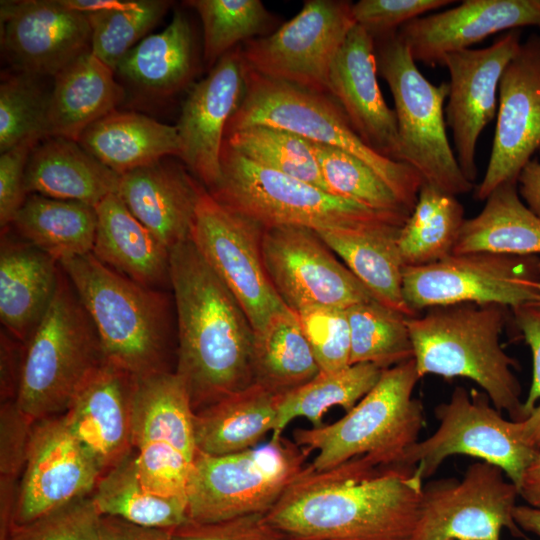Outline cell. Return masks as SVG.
I'll return each mask as SVG.
<instances>
[{"label":"cell","mask_w":540,"mask_h":540,"mask_svg":"<svg viewBox=\"0 0 540 540\" xmlns=\"http://www.w3.org/2000/svg\"><path fill=\"white\" fill-rule=\"evenodd\" d=\"M246 89L241 46L223 55L209 74L189 91L176 125L180 158L205 184L214 188L221 178V151L231 116Z\"/></svg>","instance_id":"22"},{"label":"cell","mask_w":540,"mask_h":540,"mask_svg":"<svg viewBox=\"0 0 540 540\" xmlns=\"http://www.w3.org/2000/svg\"><path fill=\"white\" fill-rule=\"evenodd\" d=\"M511 311L532 355V381L523 405L527 418L540 400V303H526Z\"/></svg>","instance_id":"53"},{"label":"cell","mask_w":540,"mask_h":540,"mask_svg":"<svg viewBox=\"0 0 540 540\" xmlns=\"http://www.w3.org/2000/svg\"><path fill=\"white\" fill-rule=\"evenodd\" d=\"M423 485L415 468L363 457L322 471L306 465L263 517L288 540H411Z\"/></svg>","instance_id":"1"},{"label":"cell","mask_w":540,"mask_h":540,"mask_svg":"<svg viewBox=\"0 0 540 540\" xmlns=\"http://www.w3.org/2000/svg\"><path fill=\"white\" fill-rule=\"evenodd\" d=\"M49 98L37 76L19 72L5 77L0 85L1 153L25 140L48 137Z\"/></svg>","instance_id":"46"},{"label":"cell","mask_w":540,"mask_h":540,"mask_svg":"<svg viewBox=\"0 0 540 540\" xmlns=\"http://www.w3.org/2000/svg\"><path fill=\"white\" fill-rule=\"evenodd\" d=\"M521 43V29H514L500 34L488 47L464 49L444 58L450 75L446 125L452 132L457 162L472 183L477 177L479 136L497 114L502 74Z\"/></svg>","instance_id":"20"},{"label":"cell","mask_w":540,"mask_h":540,"mask_svg":"<svg viewBox=\"0 0 540 540\" xmlns=\"http://www.w3.org/2000/svg\"><path fill=\"white\" fill-rule=\"evenodd\" d=\"M208 191L220 203L263 228L302 226L325 231L379 222L405 223L408 218V215L369 209L257 165L225 142L221 151V178Z\"/></svg>","instance_id":"8"},{"label":"cell","mask_w":540,"mask_h":540,"mask_svg":"<svg viewBox=\"0 0 540 540\" xmlns=\"http://www.w3.org/2000/svg\"><path fill=\"white\" fill-rule=\"evenodd\" d=\"M252 125L278 127L356 156L413 211L424 182L422 177L408 164L384 157L369 147L330 95L271 79L246 67L245 93L228 122L225 136Z\"/></svg>","instance_id":"7"},{"label":"cell","mask_w":540,"mask_h":540,"mask_svg":"<svg viewBox=\"0 0 540 540\" xmlns=\"http://www.w3.org/2000/svg\"><path fill=\"white\" fill-rule=\"evenodd\" d=\"M105 361L96 329L61 268L54 298L24 343L17 405L35 422L64 414Z\"/></svg>","instance_id":"6"},{"label":"cell","mask_w":540,"mask_h":540,"mask_svg":"<svg viewBox=\"0 0 540 540\" xmlns=\"http://www.w3.org/2000/svg\"><path fill=\"white\" fill-rule=\"evenodd\" d=\"M195 70L193 30L176 11L163 31L142 39L120 60L115 74L148 94L167 96L184 88Z\"/></svg>","instance_id":"35"},{"label":"cell","mask_w":540,"mask_h":540,"mask_svg":"<svg viewBox=\"0 0 540 540\" xmlns=\"http://www.w3.org/2000/svg\"><path fill=\"white\" fill-rule=\"evenodd\" d=\"M11 226L21 239L61 263L92 253L97 213L84 203L29 194Z\"/></svg>","instance_id":"36"},{"label":"cell","mask_w":540,"mask_h":540,"mask_svg":"<svg viewBox=\"0 0 540 540\" xmlns=\"http://www.w3.org/2000/svg\"><path fill=\"white\" fill-rule=\"evenodd\" d=\"M278 396L253 383L194 412L198 452L223 456L260 445L277 423Z\"/></svg>","instance_id":"33"},{"label":"cell","mask_w":540,"mask_h":540,"mask_svg":"<svg viewBox=\"0 0 540 540\" xmlns=\"http://www.w3.org/2000/svg\"><path fill=\"white\" fill-rule=\"evenodd\" d=\"M525 26L540 28V0H465L404 24L398 35L415 61L443 66L444 58L452 52Z\"/></svg>","instance_id":"23"},{"label":"cell","mask_w":540,"mask_h":540,"mask_svg":"<svg viewBox=\"0 0 540 540\" xmlns=\"http://www.w3.org/2000/svg\"><path fill=\"white\" fill-rule=\"evenodd\" d=\"M92 254L103 264L146 287L170 286V250L126 207L117 194L96 207Z\"/></svg>","instance_id":"28"},{"label":"cell","mask_w":540,"mask_h":540,"mask_svg":"<svg viewBox=\"0 0 540 540\" xmlns=\"http://www.w3.org/2000/svg\"><path fill=\"white\" fill-rule=\"evenodd\" d=\"M61 267L32 244L1 230L0 320L25 343L47 312L57 289Z\"/></svg>","instance_id":"27"},{"label":"cell","mask_w":540,"mask_h":540,"mask_svg":"<svg viewBox=\"0 0 540 540\" xmlns=\"http://www.w3.org/2000/svg\"><path fill=\"white\" fill-rule=\"evenodd\" d=\"M137 377L105 361L74 397L65 420L103 472L132 451V414Z\"/></svg>","instance_id":"25"},{"label":"cell","mask_w":540,"mask_h":540,"mask_svg":"<svg viewBox=\"0 0 540 540\" xmlns=\"http://www.w3.org/2000/svg\"><path fill=\"white\" fill-rule=\"evenodd\" d=\"M383 369L370 363H358L335 371H319L305 384L278 396L277 423L271 439L283 436V430L296 418H306L312 427L323 426V416L332 407L351 410L378 382Z\"/></svg>","instance_id":"39"},{"label":"cell","mask_w":540,"mask_h":540,"mask_svg":"<svg viewBox=\"0 0 540 540\" xmlns=\"http://www.w3.org/2000/svg\"><path fill=\"white\" fill-rule=\"evenodd\" d=\"M296 313L321 371L350 366L351 333L346 309L316 306Z\"/></svg>","instance_id":"47"},{"label":"cell","mask_w":540,"mask_h":540,"mask_svg":"<svg viewBox=\"0 0 540 540\" xmlns=\"http://www.w3.org/2000/svg\"><path fill=\"white\" fill-rule=\"evenodd\" d=\"M378 73L392 93L401 161L423 181L454 196L475 186L463 174L446 132L449 83H431L419 71L398 31L374 38Z\"/></svg>","instance_id":"9"},{"label":"cell","mask_w":540,"mask_h":540,"mask_svg":"<svg viewBox=\"0 0 540 540\" xmlns=\"http://www.w3.org/2000/svg\"><path fill=\"white\" fill-rule=\"evenodd\" d=\"M485 201L476 216L465 219L452 254L539 256L540 218L521 199L517 182L498 186Z\"/></svg>","instance_id":"34"},{"label":"cell","mask_w":540,"mask_h":540,"mask_svg":"<svg viewBox=\"0 0 540 540\" xmlns=\"http://www.w3.org/2000/svg\"><path fill=\"white\" fill-rule=\"evenodd\" d=\"M355 24L351 2L307 0L274 33L244 42L241 55L260 75L329 95L331 64Z\"/></svg>","instance_id":"16"},{"label":"cell","mask_w":540,"mask_h":540,"mask_svg":"<svg viewBox=\"0 0 540 540\" xmlns=\"http://www.w3.org/2000/svg\"><path fill=\"white\" fill-rule=\"evenodd\" d=\"M504 471L479 460L461 480L443 478L423 485L420 516L411 540H532L517 525L513 511L518 487Z\"/></svg>","instance_id":"15"},{"label":"cell","mask_w":540,"mask_h":540,"mask_svg":"<svg viewBox=\"0 0 540 540\" xmlns=\"http://www.w3.org/2000/svg\"><path fill=\"white\" fill-rule=\"evenodd\" d=\"M253 383L283 395L311 380L320 368L301 327L298 314L285 307L254 332Z\"/></svg>","instance_id":"37"},{"label":"cell","mask_w":540,"mask_h":540,"mask_svg":"<svg viewBox=\"0 0 540 540\" xmlns=\"http://www.w3.org/2000/svg\"><path fill=\"white\" fill-rule=\"evenodd\" d=\"M99 540H173V537L170 529L140 526L101 515Z\"/></svg>","instance_id":"55"},{"label":"cell","mask_w":540,"mask_h":540,"mask_svg":"<svg viewBox=\"0 0 540 540\" xmlns=\"http://www.w3.org/2000/svg\"><path fill=\"white\" fill-rule=\"evenodd\" d=\"M39 141L25 140L0 156V226H10L28 194L25 172L29 156Z\"/></svg>","instance_id":"52"},{"label":"cell","mask_w":540,"mask_h":540,"mask_svg":"<svg viewBox=\"0 0 540 540\" xmlns=\"http://www.w3.org/2000/svg\"><path fill=\"white\" fill-rule=\"evenodd\" d=\"M175 373L194 412L253 384V327L190 240L170 249Z\"/></svg>","instance_id":"2"},{"label":"cell","mask_w":540,"mask_h":540,"mask_svg":"<svg viewBox=\"0 0 540 540\" xmlns=\"http://www.w3.org/2000/svg\"><path fill=\"white\" fill-rule=\"evenodd\" d=\"M193 419L188 393L175 371L137 377L132 446L140 480L150 493L187 501L197 453Z\"/></svg>","instance_id":"12"},{"label":"cell","mask_w":540,"mask_h":540,"mask_svg":"<svg viewBox=\"0 0 540 540\" xmlns=\"http://www.w3.org/2000/svg\"><path fill=\"white\" fill-rule=\"evenodd\" d=\"M120 175L88 153L78 142L47 137L31 152L25 172L27 194L75 201L96 207L116 194Z\"/></svg>","instance_id":"30"},{"label":"cell","mask_w":540,"mask_h":540,"mask_svg":"<svg viewBox=\"0 0 540 540\" xmlns=\"http://www.w3.org/2000/svg\"><path fill=\"white\" fill-rule=\"evenodd\" d=\"M186 4L200 16L204 59L212 67L238 43L264 36L272 22L260 0H190Z\"/></svg>","instance_id":"45"},{"label":"cell","mask_w":540,"mask_h":540,"mask_svg":"<svg viewBox=\"0 0 540 540\" xmlns=\"http://www.w3.org/2000/svg\"><path fill=\"white\" fill-rule=\"evenodd\" d=\"M103 473L64 414L36 421L19 481L13 525L29 523L91 496Z\"/></svg>","instance_id":"18"},{"label":"cell","mask_w":540,"mask_h":540,"mask_svg":"<svg viewBox=\"0 0 540 540\" xmlns=\"http://www.w3.org/2000/svg\"><path fill=\"white\" fill-rule=\"evenodd\" d=\"M514 520L524 531L531 533L540 540V509L524 505H516L513 511Z\"/></svg>","instance_id":"58"},{"label":"cell","mask_w":540,"mask_h":540,"mask_svg":"<svg viewBox=\"0 0 540 540\" xmlns=\"http://www.w3.org/2000/svg\"><path fill=\"white\" fill-rule=\"evenodd\" d=\"M263 231L259 223L223 205L202 187L191 241L236 298L254 332L287 307L264 266Z\"/></svg>","instance_id":"14"},{"label":"cell","mask_w":540,"mask_h":540,"mask_svg":"<svg viewBox=\"0 0 540 540\" xmlns=\"http://www.w3.org/2000/svg\"><path fill=\"white\" fill-rule=\"evenodd\" d=\"M540 303V284H539V297H538V301Z\"/></svg>","instance_id":"60"},{"label":"cell","mask_w":540,"mask_h":540,"mask_svg":"<svg viewBox=\"0 0 540 540\" xmlns=\"http://www.w3.org/2000/svg\"><path fill=\"white\" fill-rule=\"evenodd\" d=\"M91 498L100 515L140 526L174 529L188 521L186 500L158 496L145 489L134 450L103 473Z\"/></svg>","instance_id":"38"},{"label":"cell","mask_w":540,"mask_h":540,"mask_svg":"<svg viewBox=\"0 0 540 540\" xmlns=\"http://www.w3.org/2000/svg\"><path fill=\"white\" fill-rule=\"evenodd\" d=\"M453 0H360L352 4L357 25L373 38L398 31L397 28L423 14L453 4Z\"/></svg>","instance_id":"49"},{"label":"cell","mask_w":540,"mask_h":540,"mask_svg":"<svg viewBox=\"0 0 540 540\" xmlns=\"http://www.w3.org/2000/svg\"><path fill=\"white\" fill-rule=\"evenodd\" d=\"M34 423L16 401L1 403L0 478L19 480L25 468Z\"/></svg>","instance_id":"50"},{"label":"cell","mask_w":540,"mask_h":540,"mask_svg":"<svg viewBox=\"0 0 540 540\" xmlns=\"http://www.w3.org/2000/svg\"><path fill=\"white\" fill-rule=\"evenodd\" d=\"M309 455L283 436L229 455L197 451L187 485L188 520L214 523L265 514L304 469Z\"/></svg>","instance_id":"10"},{"label":"cell","mask_w":540,"mask_h":540,"mask_svg":"<svg viewBox=\"0 0 540 540\" xmlns=\"http://www.w3.org/2000/svg\"><path fill=\"white\" fill-rule=\"evenodd\" d=\"M508 309L477 303L436 306L408 317L407 325L420 378L433 374L470 379L496 409L520 422L526 419L522 388L512 371L515 361L500 344Z\"/></svg>","instance_id":"4"},{"label":"cell","mask_w":540,"mask_h":540,"mask_svg":"<svg viewBox=\"0 0 540 540\" xmlns=\"http://www.w3.org/2000/svg\"><path fill=\"white\" fill-rule=\"evenodd\" d=\"M308 142L330 194L379 212L411 214L390 186L364 161L339 148Z\"/></svg>","instance_id":"43"},{"label":"cell","mask_w":540,"mask_h":540,"mask_svg":"<svg viewBox=\"0 0 540 540\" xmlns=\"http://www.w3.org/2000/svg\"><path fill=\"white\" fill-rule=\"evenodd\" d=\"M264 514L242 516L214 523L187 521L170 529L173 540H282L264 520Z\"/></svg>","instance_id":"51"},{"label":"cell","mask_w":540,"mask_h":540,"mask_svg":"<svg viewBox=\"0 0 540 540\" xmlns=\"http://www.w3.org/2000/svg\"><path fill=\"white\" fill-rule=\"evenodd\" d=\"M78 143L119 175L181 154L176 125L136 112L114 110L90 125Z\"/></svg>","instance_id":"32"},{"label":"cell","mask_w":540,"mask_h":540,"mask_svg":"<svg viewBox=\"0 0 540 540\" xmlns=\"http://www.w3.org/2000/svg\"><path fill=\"white\" fill-rule=\"evenodd\" d=\"M23 354L24 343L7 330L3 331L2 329L0 341L1 403L17 401Z\"/></svg>","instance_id":"54"},{"label":"cell","mask_w":540,"mask_h":540,"mask_svg":"<svg viewBox=\"0 0 540 540\" xmlns=\"http://www.w3.org/2000/svg\"><path fill=\"white\" fill-rule=\"evenodd\" d=\"M434 412L437 429L412 444L397 464L415 468L423 481L447 458L463 455L498 466L518 487L540 451L523 440L519 422L504 418L483 391L457 386L449 401L437 405Z\"/></svg>","instance_id":"11"},{"label":"cell","mask_w":540,"mask_h":540,"mask_svg":"<svg viewBox=\"0 0 540 540\" xmlns=\"http://www.w3.org/2000/svg\"><path fill=\"white\" fill-rule=\"evenodd\" d=\"M518 491L527 505L540 509V451L526 468Z\"/></svg>","instance_id":"57"},{"label":"cell","mask_w":540,"mask_h":540,"mask_svg":"<svg viewBox=\"0 0 540 540\" xmlns=\"http://www.w3.org/2000/svg\"><path fill=\"white\" fill-rule=\"evenodd\" d=\"M262 256L277 294L295 312L316 306L347 309L375 299L313 229L264 228Z\"/></svg>","instance_id":"17"},{"label":"cell","mask_w":540,"mask_h":540,"mask_svg":"<svg viewBox=\"0 0 540 540\" xmlns=\"http://www.w3.org/2000/svg\"><path fill=\"white\" fill-rule=\"evenodd\" d=\"M414 359L385 369L375 386L342 418L318 428H299L292 440L308 454L315 471L363 457L375 466H397L424 426V408L413 397Z\"/></svg>","instance_id":"5"},{"label":"cell","mask_w":540,"mask_h":540,"mask_svg":"<svg viewBox=\"0 0 540 540\" xmlns=\"http://www.w3.org/2000/svg\"><path fill=\"white\" fill-rule=\"evenodd\" d=\"M224 142L257 165L328 192L308 140L295 133L269 125H252L227 134Z\"/></svg>","instance_id":"42"},{"label":"cell","mask_w":540,"mask_h":540,"mask_svg":"<svg viewBox=\"0 0 540 540\" xmlns=\"http://www.w3.org/2000/svg\"><path fill=\"white\" fill-rule=\"evenodd\" d=\"M492 150L474 197L485 201L500 185L517 182L520 171L540 148V35L521 43L499 84Z\"/></svg>","instance_id":"19"},{"label":"cell","mask_w":540,"mask_h":540,"mask_svg":"<svg viewBox=\"0 0 540 540\" xmlns=\"http://www.w3.org/2000/svg\"><path fill=\"white\" fill-rule=\"evenodd\" d=\"M201 189L182 166L161 160L120 175L116 194L170 250L191 239Z\"/></svg>","instance_id":"26"},{"label":"cell","mask_w":540,"mask_h":540,"mask_svg":"<svg viewBox=\"0 0 540 540\" xmlns=\"http://www.w3.org/2000/svg\"><path fill=\"white\" fill-rule=\"evenodd\" d=\"M115 71L86 52L56 76L48 107V137L78 142L93 123L116 110L124 97Z\"/></svg>","instance_id":"31"},{"label":"cell","mask_w":540,"mask_h":540,"mask_svg":"<svg viewBox=\"0 0 540 540\" xmlns=\"http://www.w3.org/2000/svg\"><path fill=\"white\" fill-rule=\"evenodd\" d=\"M403 225L401 222H379L316 232L378 302L407 317H414L417 315L403 297L405 266L398 246Z\"/></svg>","instance_id":"29"},{"label":"cell","mask_w":540,"mask_h":540,"mask_svg":"<svg viewBox=\"0 0 540 540\" xmlns=\"http://www.w3.org/2000/svg\"><path fill=\"white\" fill-rule=\"evenodd\" d=\"M170 5L164 0H125L119 7L86 14L92 53L115 71L120 60L145 38Z\"/></svg>","instance_id":"44"},{"label":"cell","mask_w":540,"mask_h":540,"mask_svg":"<svg viewBox=\"0 0 540 540\" xmlns=\"http://www.w3.org/2000/svg\"><path fill=\"white\" fill-rule=\"evenodd\" d=\"M523 440L540 450V402L533 408L528 417L519 422Z\"/></svg>","instance_id":"59"},{"label":"cell","mask_w":540,"mask_h":540,"mask_svg":"<svg viewBox=\"0 0 540 540\" xmlns=\"http://www.w3.org/2000/svg\"><path fill=\"white\" fill-rule=\"evenodd\" d=\"M539 157L530 159L517 178L518 193L526 206L540 218V148Z\"/></svg>","instance_id":"56"},{"label":"cell","mask_w":540,"mask_h":540,"mask_svg":"<svg viewBox=\"0 0 540 540\" xmlns=\"http://www.w3.org/2000/svg\"><path fill=\"white\" fill-rule=\"evenodd\" d=\"M539 284L540 257L536 255L470 252L403 269V297L416 315L431 307L459 303L513 309L537 302Z\"/></svg>","instance_id":"13"},{"label":"cell","mask_w":540,"mask_h":540,"mask_svg":"<svg viewBox=\"0 0 540 540\" xmlns=\"http://www.w3.org/2000/svg\"><path fill=\"white\" fill-rule=\"evenodd\" d=\"M377 74L374 38L355 24L331 64L329 95L369 147L402 162L396 114L383 98Z\"/></svg>","instance_id":"24"},{"label":"cell","mask_w":540,"mask_h":540,"mask_svg":"<svg viewBox=\"0 0 540 540\" xmlns=\"http://www.w3.org/2000/svg\"><path fill=\"white\" fill-rule=\"evenodd\" d=\"M282 540H288V539L283 538Z\"/></svg>","instance_id":"61"},{"label":"cell","mask_w":540,"mask_h":540,"mask_svg":"<svg viewBox=\"0 0 540 540\" xmlns=\"http://www.w3.org/2000/svg\"><path fill=\"white\" fill-rule=\"evenodd\" d=\"M464 221L457 196L423 182L398 237L404 266L427 265L451 255Z\"/></svg>","instance_id":"40"},{"label":"cell","mask_w":540,"mask_h":540,"mask_svg":"<svg viewBox=\"0 0 540 540\" xmlns=\"http://www.w3.org/2000/svg\"><path fill=\"white\" fill-rule=\"evenodd\" d=\"M59 264L96 329L107 361L138 378L174 372L173 297L129 279L92 253Z\"/></svg>","instance_id":"3"},{"label":"cell","mask_w":540,"mask_h":540,"mask_svg":"<svg viewBox=\"0 0 540 540\" xmlns=\"http://www.w3.org/2000/svg\"><path fill=\"white\" fill-rule=\"evenodd\" d=\"M346 312L350 365L370 363L385 370L414 358L407 316L375 299L355 304Z\"/></svg>","instance_id":"41"},{"label":"cell","mask_w":540,"mask_h":540,"mask_svg":"<svg viewBox=\"0 0 540 540\" xmlns=\"http://www.w3.org/2000/svg\"><path fill=\"white\" fill-rule=\"evenodd\" d=\"M1 44L19 72L56 76L91 51L87 16L62 0L1 2Z\"/></svg>","instance_id":"21"},{"label":"cell","mask_w":540,"mask_h":540,"mask_svg":"<svg viewBox=\"0 0 540 540\" xmlns=\"http://www.w3.org/2000/svg\"><path fill=\"white\" fill-rule=\"evenodd\" d=\"M101 515L91 496L34 521L13 525L2 540H99Z\"/></svg>","instance_id":"48"}]
</instances>
